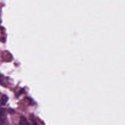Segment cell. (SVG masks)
<instances>
[{
    "instance_id": "1",
    "label": "cell",
    "mask_w": 125,
    "mask_h": 125,
    "mask_svg": "<svg viewBox=\"0 0 125 125\" xmlns=\"http://www.w3.org/2000/svg\"><path fill=\"white\" fill-rule=\"evenodd\" d=\"M6 117L5 110L0 107V125H2L4 122V118Z\"/></svg>"
},
{
    "instance_id": "2",
    "label": "cell",
    "mask_w": 125,
    "mask_h": 125,
    "mask_svg": "<svg viewBox=\"0 0 125 125\" xmlns=\"http://www.w3.org/2000/svg\"><path fill=\"white\" fill-rule=\"evenodd\" d=\"M8 100V97L6 95H3L2 97L0 98V104L1 105H5Z\"/></svg>"
},
{
    "instance_id": "3",
    "label": "cell",
    "mask_w": 125,
    "mask_h": 125,
    "mask_svg": "<svg viewBox=\"0 0 125 125\" xmlns=\"http://www.w3.org/2000/svg\"><path fill=\"white\" fill-rule=\"evenodd\" d=\"M20 125H29V124L25 117H21L20 121Z\"/></svg>"
},
{
    "instance_id": "4",
    "label": "cell",
    "mask_w": 125,
    "mask_h": 125,
    "mask_svg": "<svg viewBox=\"0 0 125 125\" xmlns=\"http://www.w3.org/2000/svg\"><path fill=\"white\" fill-rule=\"evenodd\" d=\"M34 125H37V124H36V123H34Z\"/></svg>"
}]
</instances>
